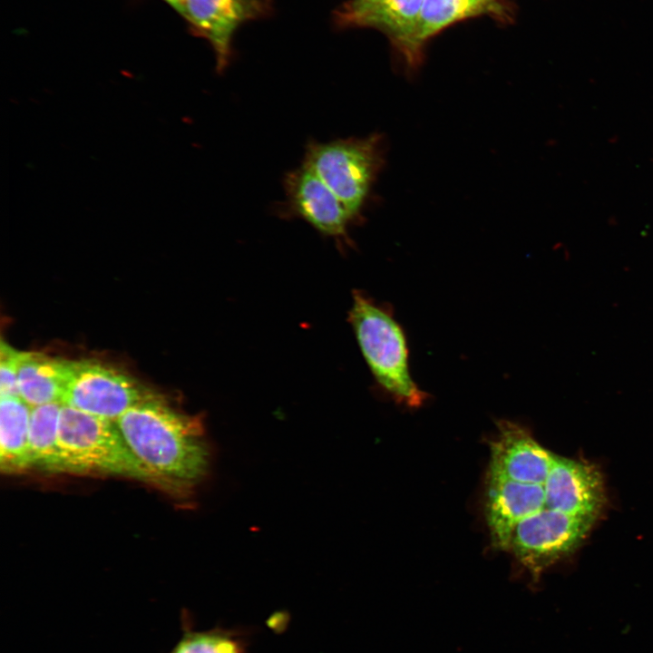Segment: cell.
<instances>
[{"label": "cell", "instance_id": "1", "mask_svg": "<svg viewBox=\"0 0 653 653\" xmlns=\"http://www.w3.org/2000/svg\"><path fill=\"white\" fill-rule=\"evenodd\" d=\"M115 424L135 457L162 484L189 490L207 475L210 451L198 417L157 396L128 409Z\"/></svg>", "mask_w": 653, "mask_h": 653}, {"label": "cell", "instance_id": "2", "mask_svg": "<svg viewBox=\"0 0 653 653\" xmlns=\"http://www.w3.org/2000/svg\"><path fill=\"white\" fill-rule=\"evenodd\" d=\"M349 322L378 385L400 404L423 405L428 395L412 378L405 334L393 314L356 291Z\"/></svg>", "mask_w": 653, "mask_h": 653}, {"label": "cell", "instance_id": "3", "mask_svg": "<svg viewBox=\"0 0 653 653\" xmlns=\"http://www.w3.org/2000/svg\"><path fill=\"white\" fill-rule=\"evenodd\" d=\"M58 448L63 472H100L162 484L135 457L114 421L63 404Z\"/></svg>", "mask_w": 653, "mask_h": 653}, {"label": "cell", "instance_id": "4", "mask_svg": "<svg viewBox=\"0 0 653 653\" xmlns=\"http://www.w3.org/2000/svg\"><path fill=\"white\" fill-rule=\"evenodd\" d=\"M384 163L385 142L378 133L326 142L310 140L302 161L338 198L355 223L362 219Z\"/></svg>", "mask_w": 653, "mask_h": 653}, {"label": "cell", "instance_id": "5", "mask_svg": "<svg viewBox=\"0 0 653 653\" xmlns=\"http://www.w3.org/2000/svg\"><path fill=\"white\" fill-rule=\"evenodd\" d=\"M157 397L129 375L94 360L69 361L62 404L116 421L123 413Z\"/></svg>", "mask_w": 653, "mask_h": 653}, {"label": "cell", "instance_id": "6", "mask_svg": "<svg viewBox=\"0 0 653 653\" xmlns=\"http://www.w3.org/2000/svg\"><path fill=\"white\" fill-rule=\"evenodd\" d=\"M596 518L544 507L519 521L509 551L535 578L572 554L586 539Z\"/></svg>", "mask_w": 653, "mask_h": 653}, {"label": "cell", "instance_id": "7", "mask_svg": "<svg viewBox=\"0 0 653 653\" xmlns=\"http://www.w3.org/2000/svg\"><path fill=\"white\" fill-rule=\"evenodd\" d=\"M285 200L275 210L283 218L305 220L321 234L340 242H349L352 217L330 189L303 164L283 178Z\"/></svg>", "mask_w": 653, "mask_h": 653}, {"label": "cell", "instance_id": "8", "mask_svg": "<svg viewBox=\"0 0 653 653\" xmlns=\"http://www.w3.org/2000/svg\"><path fill=\"white\" fill-rule=\"evenodd\" d=\"M543 487L545 507L565 513L597 519L605 503L600 472L580 461L553 454Z\"/></svg>", "mask_w": 653, "mask_h": 653}, {"label": "cell", "instance_id": "9", "mask_svg": "<svg viewBox=\"0 0 653 653\" xmlns=\"http://www.w3.org/2000/svg\"><path fill=\"white\" fill-rule=\"evenodd\" d=\"M267 0H185L183 17L199 35L211 44L219 73L231 57L235 31L243 23L267 13Z\"/></svg>", "mask_w": 653, "mask_h": 653}, {"label": "cell", "instance_id": "10", "mask_svg": "<svg viewBox=\"0 0 653 653\" xmlns=\"http://www.w3.org/2000/svg\"><path fill=\"white\" fill-rule=\"evenodd\" d=\"M485 518L493 547L509 551L516 524L545 507L543 484L516 482L488 473Z\"/></svg>", "mask_w": 653, "mask_h": 653}, {"label": "cell", "instance_id": "11", "mask_svg": "<svg viewBox=\"0 0 653 653\" xmlns=\"http://www.w3.org/2000/svg\"><path fill=\"white\" fill-rule=\"evenodd\" d=\"M497 431L495 438L490 442L488 473L516 482L544 484L553 453L513 422L498 421Z\"/></svg>", "mask_w": 653, "mask_h": 653}, {"label": "cell", "instance_id": "12", "mask_svg": "<svg viewBox=\"0 0 653 653\" xmlns=\"http://www.w3.org/2000/svg\"><path fill=\"white\" fill-rule=\"evenodd\" d=\"M424 0H381L356 9L340 7L336 19L340 26L381 29L402 52L415 27Z\"/></svg>", "mask_w": 653, "mask_h": 653}, {"label": "cell", "instance_id": "13", "mask_svg": "<svg viewBox=\"0 0 653 653\" xmlns=\"http://www.w3.org/2000/svg\"><path fill=\"white\" fill-rule=\"evenodd\" d=\"M69 361L37 352H21L17 367L20 398L31 408L61 402Z\"/></svg>", "mask_w": 653, "mask_h": 653}, {"label": "cell", "instance_id": "14", "mask_svg": "<svg viewBox=\"0 0 653 653\" xmlns=\"http://www.w3.org/2000/svg\"><path fill=\"white\" fill-rule=\"evenodd\" d=\"M491 0H424L415 27L402 50L411 67L418 65L424 42L446 25L484 10Z\"/></svg>", "mask_w": 653, "mask_h": 653}, {"label": "cell", "instance_id": "15", "mask_svg": "<svg viewBox=\"0 0 653 653\" xmlns=\"http://www.w3.org/2000/svg\"><path fill=\"white\" fill-rule=\"evenodd\" d=\"M31 407L19 396L1 397L0 464L5 473L31 467L28 435Z\"/></svg>", "mask_w": 653, "mask_h": 653}, {"label": "cell", "instance_id": "16", "mask_svg": "<svg viewBox=\"0 0 653 653\" xmlns=\"http://www.w3.org/2000/svg\"><path fill=\"white\" fill-rule=\"evenodd\" d=\"M62 405L61 402H54L31 408L28 435L31 466L63 472L58 448Z\"/></svg>", "mask_w": 653, "mask_h": 653}, {"label": "cell", "instance_id": "17", "mask_svg": "<svg viewBox=\"0 0 653 653\" xmlns=\"http://www.w3.org/2000/svg\"><path fill=\"white\" fill-rule=\"evenodd\" d=\"M170 653H246V647L234 631L219 628L194 630L190 619L183 617L182 636Z\"/></svg>", "mask_w": 653, "mask_h": 653}, {"label": "cell", "instance_id": "18", "mask_svg": "<svg viewBox=\"0 0 653 653\" xmlns=\"http://www.w3.org/2000/svg\"><path fill=\"white\" fill-rule=\"evenodd\" d=\"M20 353L2 341L0 349L1 397L19 396L17 367Z\"/></svg>", "mask_w": 653, "mask_h": 653}, {"label": "cell", "instance_id": "19", "mask_svg": "<svg viewBox=\"0 0 653 653\" xmlns=\"http://www.w3.org/2000/svg\"><path fill=\"white\" fill-rule=\"evenodd\" d=\"M379 1L381 0H349L342 5V8L356 9L377 3Z\"/></svg>", "mask_w": 653, "mask_h": 653}, {"label": "cell", "instance_id": "20", "mask_svg": "<svg viewBox=\"0 0 653 653\" xmlns=\"http://www.w3.org/2000/svg\"><path fill=\"white\" fill-rule=\"evenodd\" d=\"M162 1H164L166 4H168L171 7H172L180 15H181L182 16L184 15L185 0H162Z\"/></svg>", "mask_w": 653, "mask_h": 653}]
</instances>
